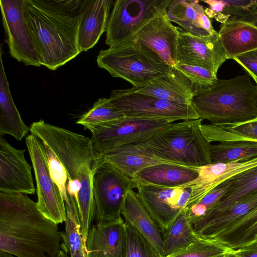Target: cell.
<instances>
[{
  "instance_id": "1",
  "label": "cell",
  "mask_w": 257,
  "mask_h": 257,
  "mask_svg": "<svg viewBox=\"0 0 257 257\" xmlns=\"http://www.w3.org/2000/svg\"><path fill=\"white\" fill-rule=\"evenodd\" d=\"M24 16L41 65L55 70L81 52L78 32L86 0H24Z\"/></svg>"
},
{
  "instance_id": "2",
  "label": "cell",
  "mask_w": 257,
  "mask_h": 257,
  "mask_svg": "<svg viewBox=\"0 0 257 257\" xmlns=\"http://www.w3.org/2000/svg\"><path fill=\"white\" fill-rule=\"evenodd\" d=\"M57 224L27 194L0 192V251L16 257H57Z\"/></svg>"
},
{
  "instance_id": "3",
  "label": "cell",
  "mask_w": 257,
  "mask_h": 257,
  "mask_svg": "<svg viewBox=\"0 0 257 257\" xmlns=\"http://www.w3.org/2000/svg\"><path fill=\"white\" fill-rule=\"evenodd\" d=\"M31 134L46 144L64 166L68 179L80 180L82 186L76 200L88 209L94 206L93 178L100 158L91 139L41 119L30 126Z\"/></svg>"
},
{
  "instance_id": "4",
  "label": "cell",
  "mask_w": 257,
  "mask_h": 257,
  "mask_svg": "<svg viewBox=\"0 0 257 257\" xmlns=\"http://www.w3.org/2000/svg\"><path fill=\"white\" fill-rule=\"evenodd\" d=\"M192 105L199 118L210 123H239L257 117V85L248 75L217 79L196 92Z\"/></svg>"
},
{
  "instance_id": "5",
  "label": "cell",
  "mask_w": 257,
  "mask_h": 257,
  "mask_svg": "<svg viewBox=\"0 0 257 257\" xmlns=\"http://www.w3.org/2000/svg\"><path fill=\"white\" fill-rule=\"evenodd\" d=\"M202 119L171 123L138 143L156 158L174 164L198 167L211 163L210 145L200 128Z\"/></svg>"
},
{
  "instance_id": "6",
  "label": "cell",
  "mask_w": 257,
  "mask_h": 257,
  "mask_svg": "<svg viewBox=\"0 0 257 257\" xmlns=\"http://www.w3.org/2000/svg\"><path fill=\"white\" fill-rule=\"evenodd\" d=\"M98 66L133 87H143L165 75L170 66L150 48L136 41L101 50Z\"/></svg>"
},
{
  "instance_id": "7",
  "label": "cell",
  "mask_w": 257,
  "mask_h": 257,
  "mask_svg": "<svg viewBox=\"0 0 257 257\" xmlns=\"http://www.w3.org/2000/svg\"><path fill=\"white\" fill-rule=\"evenodd\" d=\"M171 0H117L113 2L106 29L109 47L130 42L156 17L167 12Z\"/></svg>"
},
{
  "instance_id": "8",
  "label": "cell",
  "mask_w": 257,
  "mask_h": 257,
  "mask_svg": "<svg viewBox=\"0 0 257 257\" xmlns=\"http://www.w3.org/2000/svg\"><path fill=\"white\" fill-rule=\"evenodd\" d=\"M111 104L125 117L177 120L199 118L192 104H184L135 91L133 88L112 90Z\"/></svg>"
},
{
  "instance_id": "9",
  "label": "cell",
  "mask_w": 257,
  "mask_h": 257,
  "mask_svg": "<svg viewBox=\"0 0 257 257\" xmlns=\"http://www.w3.org/2000/svg\"><path fill=\"white\" fill-rule=\"evenodd\" d=\"M133 188L131 178L100 159L93 178L96 223L122 219L124 198Z\"/></svg>"
},
{
  "instance_id": "10",
  "label": "cell",
  "mask_w": 257,
  "mask_h": 257,
  "mask_svg": "<svg viewBox=\"0 0 257 257\" xmlns=\"http://www.w3.org/2000/svg\"><path fill=\"white\" fill-rule=\"evenodd\" d=\"M166 119L124 117L90 131L94 150L99 157L121 146L138 144L166 125Z\"/></svg>"
},
{
  "instance_id": "11",
  "label": "cell",
  "mask_w": 257,
  "mask_h": 257,
  "mask_svg": "<svg viewBox=\"0 0 257 257\" xmlns=\"http://www.w3.org/2000/svg\"><path fill=\"white\" fill-rule=\"evenodd\" d=\"M26 144L32 163L36 182L37 204L41 212L58 224L65 222V203L50 174L48 161L42 142L33 135L26 138Z\"/></svg>"
},
{
  "instance_id": "12",
  "label": "cell",
  "mask_w": 257,
  "mask_h": 257,
  "mask_svg": "<svg viewBox=\"0 0 257 257\" xmlns=\"http://www.w3.org/2000/svg\"><path fill=\"white\" fill-rule=\"evenodd\" d=\"M24 0H0L6 42L12 57L26 65L40 67V57L24 16Z\"/></svg>"
},
{
  "instance_id": "13",
  "label": "cell",
  "mask_w": 257,
  "mask_h": 257,
  "mask_svg": "<svg viewBox=\"0 0 257 257\" xmlns=\"http://www.w3.org/2000/svg\"><path fill=\"white\" fill-rule=\"evenodd\" d=\"M134 188L140 200L162 231L165 232L186 208L190 199L189 188L137 185Z\"/></svg>"
},
{
  "instance_id": "14",
  "label": "cell",
  "mask_w": 257,
  "mask_h": 257,
  "mask_svg": "<svg viewBox=\"0 0 257 257\" xmlns=\"http://www.w3.org/2000/svg\"><path fill=\"white\" fill-rule=\"evenodd\" d=\"M175 61L177 64L200 66L215 74L228 59L218 33L214 35L194 36L178 27Z\"/></svg>"
},
{
  "instance_id": "15",
  "label": "cell",
  "mask_w": 257,
  "mask_h": 257,
  "mask_svg": "<svg viewBox=\"0 0 257 257\" xmlns=\"http://www.w3.org/2000/svg\"><path fill=\"white\" fill-rule=\"evenodd\" d=\"M25 150L15 148L0 137V192L35 193L32 167L25 159Z\"/></svg>"
},
{
  "instance_id": "16",
  "label": "cell",
  "mask_w": 257,
  "mask_h": 257,
  "mask_svg": "<svg viewBox=\"0 0 257 257\" xmlns=\"http://www.w3.org/2000/svg\"><path fill=\"white\" fill-rule=\"evenodd\" d=\"M257 166V157L226 163H210L196 167L198 176L179 187L189 188L190 199L186 207L200 201L209 192L234 176Z\"/></svg>"
},
{
  "instance_id": "17",
  "label": "cell",
  "mask_w": 257,
  "mask_h": 257,
  "mask_svg": "<svg viewBox=\"0 0 257 257\" xmlns=\"http://www.w3.org/2000/svg\"><path fill=\"white\" fill-rule=\"evenodd\" d=\"M178 36V27L172 24L166 12L145 25L130 42L136 41L150 48L168 66L175 67Z\"/></svg>"
},
{
  "instance_id": "18",
  "label": "cell",
  "mask_w": 257,
  "mask_h": 257,
  "mask_svg": "<svg viewBox=\"0 0 257 257\" xmlns=\"http://www.w3.org/2000/svg\"><path fill=\"white\" fill-rule=\"evenodd\" d=\"M125 223L121 219L92 224L86 240L87 257H122Z\"/></svg>"
},
{
  "instance_id": "19",
  "label": "cell",
  "mask_w": 257,
  "mask_h": 257,
  "mask_svg": "<svg viewBox=\"0 0 257 257\" xmlns=\"http://www.w3.org/2000/svg\"><path fill=\"white\" fill-rule=\"evenodd\" d=\"M257 206V190L238 200L224 210L192 224L199 236L212 239Z\"/></svg>"
},
{
  "instance_id": "20",
  "label": "cell",
  "mask_w": 257,
  "mask_h": 257,
  "mask_svg": "<svg viewBox=\"0 0 257 257\" xmlns=\"http://www.w3.org/2000/svg\"><path fill=\"white\" fill-rule=\"evenodd\" d=\"M132 88L142 94L184 104H192L195 95L190 81L176 67H170L165 75L148 86Z\"/></svg>"
},
{
  "instance_id": "21",
  "label": "cell",
  "mask_w": 257,
  "mask_h": 257,
  "mask_svg": "<svg viewBox=\"0 0 257 257\" xmlns=\"http://www.w3.org/2000/svg\"><path fill=\"white\" fill-rule=\"evenodd\" d=\"M112 3L109 0H86L78 32L80 52L93 48L106 32Z\"/></svg>"
},
{
  "instance_id": "22",
  "label": "cell",
  "mask_w": 257,
  "mask_h": 257,
  "mask_svg": "<svg viewBox=\"0 0 257 257\" xmlns=\"http://www.w3.org/2000/svg\"><path fill=\"white\" fill-rule=\"evenodd\" d=\"M199 1L171 0L167 14L169 20L196 36H209L217 32L212 26Z\"/></svg>"
},
{
  "instance_id": "23",
  "label": "cell",
  "mask_w": 257,
  "mask_h": 257,
  "mask_svg": "<svg viewBox=\"0 0 257 257\" xmlns=\"http://www.w3.org/2000/svg\"><path fill=\"white\" fill-rule=\"evenodd\" d=\"M196 167L171 164H159L145 168L132 179L134 188L137 185L176 188L197 178Z\"/></svg>"
},
{
  "instance_id": "24",
  "label": "cell",
  "mask_w": 257,
  "mask_h": 257,
  "mask_svg": "<svg viewBox=\"0 0 257 257\" xmlns=\"http://www.w3.org/2000/svg\"><path fill=\"white\" fill-rule=\"evenodd\" d=\"M121 215L124 222L132 226L149 239L164 257L163 232L133 189L129 190L125 196Z\"/></svg>"
},
{
  "instance_id": "25",
  "label": "cell",
  "mask_w": 257,
  "mask_h": 257,
  "mask_svg": "<svg viewBox=\"0 0 257 257\" xmlns=\"http://www.w3.org/2000/svg\"><path fill=\"white\" fill-rule=\"evenodd\" d=\"M218 34L228 59L257 49V27L250 22L229 19Z\"/></svg>"
},
{
  "instance_id": "26",
  "label": "cell",
  "mask_w": 257,
  "mask_h": 257,
  "mask_svg": "<svg viewBox=\"0 0 257 257\" xmlns=\"http://www.w3.org/2000/svg\"><path fill=\"white\" fill-rule=\"evenodd\" d=\"M100 158L131 179L137 173L149 166L163 163L174 164L156 158L137 144L121 146Z\"/></svg>"
},
{
  "instance_id": "27",
  "label": "cell",
  "mask_w": 257,
  "mask_h": 257,
  "mask_svg": "<svg viewBox=\"0 0 257 257\" xmlns=\"http://www.w3.org/2000/svg\"><path fill=\"white\" fill-rule=\"evenodd\" d=\"M2 49L0 64V137L6 135L21 141L30 130L21 116L12 96L3 65Z\"/></svg>"
},
{
  "instance_id": "28",
  "label": "cell",
  "mask_w": 257,
  "mask_h": 257,
  "mask_svg": "<svg viewBox=\"0 0 257 257\" xmlns=\"http://www.w3.org/2000/svg\"><path fill=\"white\" fill-rule=\"evenodd\" d=\"M200 128L207 142H248L257 143V117L246 121L225 124H201Z\"/></svg>"
},
{
  "instance_id": "29",
  "label": "cell",
  "mask_w": 257,
  "mask_h": 257,
  "mask_svg": "<svg viewBox=\"0 0 257 257\" xmlns=\"http://www.w3.org/2000/svg\"><path fill=\"white\" fill-rule=\"evenodd\" d=\"M67 213L65 232L61 233L63 242L61 248L70 257H87L86 241L81 228L78 210L75 199L68 195L65 201Z\"/></svg>"
},
{
  "instance_id": "30",
  "label": "cell",
  "mask_w": 257,
  "mask_h": 257,
  "mask_svg": "<svg viewBox=\"0 0 257 257\" xmlns=\"http://www.w3.org/2000/svg\"><path fill=\"white\" fill-rule=\"evenodd\" d=\"M222 183L228 186L227 192L202 218L224 210L238 200L256 191L257 166L239 174Z\"/></svg>"
},
{
  "instance_id": "31",
  "label": "cell",
  "mask_w": 257,
  "mask_h": 257,
  "mask_svg": "<svg viewBox=\"0 0 257 257\" xmlns=\"http://www.w3.org/2000/svg\"><path fill=\"white\" fill-rule=\"evenodd\" d=\"M163 234L164 257L186 247L199 238L184 211L163 232Z\"/></svg>"
},
{
  "instance_id": "32",
  "label": "cell",
  "mask_w": 257,
  "mask_h": 257,
  "mask_svg": "<svg viewBox=\"0 0 257 257\" xmlns=\"http://www.w3.org/2000/svg\"><path fill=\"white\" fill-rule=\"evenodd\" d=\"M212 164L226 163L257 157V143L248 142H224L210 145Z\"/></svg>"
},
{
  "instance_id": "33",
  "label": "cell",
  "mask_w": 257,
  "mask_h": 257,
  "mask_svg": "<svg viewBox=\"0 0 257 257\" xmlns=\"http://www.w3.org/2000/svg\"><path fill=\"white\" fill-rule=\"evenodd\" d=\"M125 116L110 102L109 98H101L76 121L90 131L94 127L121 119Z\"/></svg>"
},
{
  "instance_id": "34",
  "label": "cell",
  "mask_w": 257,
  "mask_h": 257,
  "mask_svg": "<svg viewBox=\"0 0 257 257\" xmlns=\"http://www.w3.org/2000/svg\"><path fill=\"white\" fill-rule=\"evenodd\" d=\"M233 250L216 239L199 236L186 247L166 257H223Z\"/></svg>"
},
{
  "instance_id": "35",
  "label": "cell",
  "mask_w": 257,
  "mask_h": 257,
  "mask_svg": "<svg viewBox=\"0 0 257 257\" xmlns=\"http://www.w3.org/2000/svg\"><path fill=\"white\" fill-rule=\"evenodd\" d=\"M122 257L163 256L149 239L132 226L125 223V244Z\"/></svg>"
},
{
  "instance_id": "36",
  "label": "cell",
  "mask_w": 257,
  "mask_h": 257,
  "mask_svg": "<svg viewBox=\"0 0 257 257\" xmlns=\"http://www.w3.org/2000/svg\"><path fill=\"white\" fill-rule=\"evenodd\" d=\"M224 8L221 13L215 19L221 24L229 19L239 20L250 22L256 15L257 0H228L223 1Z\"/></svg>"
},
{
  "instance_id": "37",
  "label": "cell",
  "mask_w": 257,
  "mask_h": 257,
  "mask_svg": "<svg viewBox=\"0 0 257 257\" xmlns=\"http://www.w3.org/2000/svg\"><path fill=\"white\" fill-rule=\"evenodd\" d=\"M190 81L196 92L212 86L218 79L211 71L195 65L177 64L175 66Z\"/></svg>"
},
{
  "instance_id": "38",
  "label": "cell",
  "mask_w": 257,
  "mask_h": 257,
  "mask_svg": "<svg viewBox=\"0 0 257 257\" xmlns=\"http://www.w3.org/2000/svg\"><path fill=\"white\" fill-rule=\"evenodd\" d=\"M41 142L46 153L50 175L59 189L65 201L68 198L66 190L67 180L68 179L67 173L63 164L51 149L46 144Z\"/></svg>"
},
{
  "instance_id": "39",
  "label": "cell",
  "mask_w": 257,
  "mask_h": 257,
  "mask_svg": "<svg viewBox=\"0 0 257 257\" xmlns=\"http://www.w3.org/2000/svg\"><path fill=\"white\" fill-rule=\"evenodd\" d=\"M249 74L257 84V49L233 59Z\"/></svg>"
},
{
  "instance_id": "40",
  "label": "cell",
  "mask_w": 257,
  "mask_h": 257,
  "mask_svg": "<svg viewBox=\"0 0 257 257\" xmlns=\"http://www.w3.org/2000/svg\"><path fill=\"white\" fill-rule=\"evenodd\" d=\"M255 235H257V221L240 236L232 244L230 248L236 249L245 245L252 241Z\"/></svg>"
},
{
  "instance_id": "41",
  "label": "cell",
  "mask_w": 257,
  "mask_h": 257,
  "mask_svg": "<svg viewBox=\"0 0 257 257\" xmlns=\"http://www.w3.org/2000/svg\"><path fill=\"white\" fill-rule=\"evenodd\" d=\"M233 252L238 257H257V235L248 244L234 249Z\"/></svg>"
},
{
  "instance_id": "42",
  "label": "cell",
  "mask_w": 257,
  "mask_h": 257,
  "mask_svg": "<svg viewBox=\"0 0 257 257\" xmlns=\"http://www.w3.org/2000/svg\"><path fill=\"white\" fill-rule=\"evenodd\" d=\"M203 2L208 4L209 8L204 10L205 14L209 19L214 18L223 11L224 4L222 0H206L202 1Z\"/></svg>"
},
{
  "instance_id": "43",
  "label": "cell",
  "mask_w": 257,
  "mask_h": 257,
  "mask_svg": "<svg viewBox=\"0 0 257 257\" xmlns=\"http://www.w3.org/2000/svg\"><path fill=\"white\" fill-rule=\"evenodd\" d=\"M81 186L82 185L80 180L77 179H68L66 184L67 194L73 196L76 201Z\"/></svg>"
},
{
  "instance_id": "44",
  "label": "cell",
  "mask_w": 257,
  "mask_h": 257,
  "mask_svg": "<svg viewBox=\"0 0 257 257\" xmlns=\"http://www.w3.org/2000/svg\"><path fill=\"white\" fill-rule=\"evenodd\" d=\"M57 257H70L68 253L63 250V249H61L59 253L57 255Z\"/></svg>"
},
{
  "instance_id": "45",
  "label": "cell",
  "mask_w": 257,
  "mask_h": 257,
  "mask_svg": "<svg viewBox=\"0 0 257 257\" xmlns=\"http://www.w3.org/2000/svg\"><path fill=\"white\" fill-rule=\"evenodd\" d=\"M0 257H16L10 253L0 251Z\"/></svg>"
},
{
  "instance_id": "46",
  "label": "cell",
  "mask_w": 257,
  "mask_h": 257,
  "mask_svg": "<svg viewBox=\"0 0 257 257\" xmlns=\"http://www.w3.org/2000/svg\"><path fill=\"white\" fill-rule=\"evenodd\" d=\"M233 251L225 254L223 257H238L233 253Z\"/></svg>"
},
{
  "instance_id": "47",
  "label": "cell",
  "mask_w": 257,
  "mask_h": 257,
  "mask_svg": "<svg viewBox=\"0 0 257 257\" xmlns=\"http://www.w3.org/2000/svg\"><path fill=\"white\" fill-rule=\"evenodd\" d=\"M251 24H253L254 26L257 27V15H256L253 19L250 22Z\"/></svg>"
},
{
  "instance_id": "48",
  "label": "cell",
  "mask_w": 257,
  "mask_h": 257,
  "mask_svg": "<svg viewBox=\"0 0 257 257\" xmlns=\"http://www.w3.org/2000/svg\"><path fill=\"white\" fill-rule=\"evenodd\" d=\"M255 14L257 15V8L256 9L255 11Z\"/></svg>"
}]
</instances>
